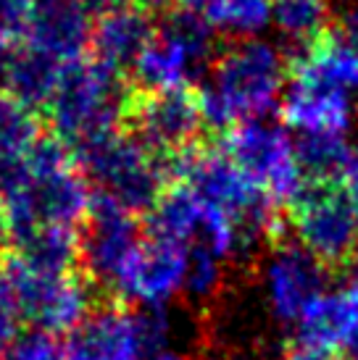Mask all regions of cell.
<instances>
[{"instance_id": "6da1fadb", "label": "cell", "mask_w": 358, "mask_h": 360, "mask_svg": "<svg viewBox=\"0 0 358 360\" xmlns=\"http://www.w3.org/2000/svg\"><path fill=\"white\" fill-rule=\"evenodd\" d=\"M211 84L195 87L203 127L227 134L237 124L261 119L282 101L290 56L264 40H232L216 53Z\"/></svg>"}, {"instance_id": "7a4b0ae2", "label": "cell", "mask_w": 358, "mask_h": 360, "mask_svg": "<svg viewBox=\"0 0 358 360\" xmlns=\"http://www.w3.org/2000/svg\"><path fill=\"white\" fill-rule=\"evenodd\" d=\"M71 158L95 195L132 216L150 213L171 181V158L150 150L127 129L106 131L71 148Z\"/></svg>"}, {"instance_id": "3957f363", "label": "cell", "mask_w": 358, "mask_h": 360, "mask_svg": "<svg viewBox=\"0 0 358 360\" xmlns=\"http://www.w3.org/2000/svg\"><path fill=\"white\" fill-rule=\"evenodd\" d=\"M130 90L132 82H124V74L92 56L63 63L45 108L53 137L71 150L92 137L121 129Z\"/></svg>"}, {"instance_id": "277c9868", "label": "cell", "mask_w": 358, "mask_h": 360, "mask_svg": "<svg viewBox=\"0 0 358 360\" xmlns=\"http://www.w3.org/2000/svg\"><path fill=\"white\" fill-rule=\"evenodd\" d=\"M171 179L190 187L200 200L232 216L250 245H256L261 237L277 234V205L221 148L198 142L195 148L174 155Z\"/></svg>"}, {"instance_id": "5b68a950", "label": "cell", "mask_w": 358, "mask_h": 360, "mask_svg": "<svg viewBox=\"0 0 358 360\" xmlns=\"http://www.w3.org/2000/svg\"><path fill=\"white\" fill-rule=\"evenodd\" d=\"M214 27L200 13L171 8L132 69V84L145 92L187 90L216 60ZM195 90V87H192Z\"/></svg>"}, {"instance_id": "8992f818", "label": "cell", "mask_w": 358, "mask_h": 360, "mask_svg": "<svg viewBox=\"0 0 358 360\" xmlns=\"http://www.w3.org/2000/svg\"><path fill=\"white\" fill-rule=\"evenodd\" d=\"M174 321L166 308H95L66 340L71 360H148L169 347Z\"/></svg>"}, {"instance_id": "52a82bcc", "label": "cell", "mask_w": 358, "mask_h": 360, "mask_svg": "<svg viewBox=\"0 0 358 360\" xmlns=\"http://www.w3.org/2000/svg\"><path fill=\"white\" fill-rule=\"evenodd\" d=\"M11 297L19 308L21 321L48 334H71L92 313V284L74 271L35 269L21 258L11 255L3 263V276Z\"/></svg>"}, {"instance_id": "ba28073f", "label": "cell", "mask_w": 358, "mask_h": 360, "mask_svg": "<svg viewBox=\"0 0 358 360\" xmlns=\"http://www.w3.org/2000/svg\"><path fill=\"white\" fill-rule=\"evenodd\" d=\"M221 150L266 192L277 208H292L309 187L295 160V148L285 127L250 119L224 134Z\"/></svg>"}, {"instance_id": "9c48e42d", "label": "cell", "mask_w": 358, "mask_h": 360, "mask_svg": "<svg viewBox=\"0 0 358 360\" xmlns=\"http://www.w3.org/2000/svg\"><path fill=\"white\" fill-rule=\"evenodd\" d=\"M290 210L295 242L327 269L353 260L358 252V205L340 181H309Z\"/></svg>"}, {"instance_id": "30bf717a", "label": "cell", "mask_w": 358, "mask_h": 360, "mask_svg": "<svg viewBox=\"0 0 358 360\" xmlns=\"http://www.w3.org/2000/svg\"><path fill=\"white\" fill-rule=\"evenodd\" d=\"M121 129L135 134L159 155L174 158L203 142V116L195 90L145 92L132 84Z\"/></svg>"}, {"instance_id": "8fae6325", "label": "cell", "mask_w": 358, "mask_h": 360, "mask_svg": "<svg viewBox=\"0 0 358 360\" xmlns=\"http://www.w3.org/2000/svg\"><path fill=\"white\" fill-rule=\"evenodd\" d=\"M142 240L137 216L92 192V208L80 231V266L85 279L111 290Z\"/></svg>"}, {"instance_id": "7c38bea8", "label": "cell", "mask_w": 358, "mask_h": 360, "mask_svg": "<svg viewBox=\"0 0 358 360\" xmlns=\"http://www.w3.org/2000/svg\"><path fill=\"white\" fill-rule=\"evenodd\" d=\"M190 248L145 237L111 290L137 308H166L187 287Z\"/></svg>"}, {"instance_id": "4fadbf2b", "label": "cell", "mask_w": 358, "mask_h": 360, "mask_svg": "<svg viewBox=\"0 0 358 360\" xmlns=\"http://www.w3.org/2000/svg\"><path fill=\"white\" fill-rule=\"evenodd\" d=\"M282 121L295 131L348 134L353 124V92L340 87L306 60H290V77L282 92Z\"/></svg>"}, {"instance_id": "5bb4252c", "label": "cell", "mask_w": 358, "mask_h": 360, "mask_svg": "<svg viewBox=\"0 0 358 360\" xmlns=\"http://www.w3.org/2000/svg\"><path fill=\"white\" fill-rule=\"evenodd\" d=\"M261 284L268 313L295 326L300 313L327 290V266L298 242H277L264 260Z\"/></svg>"}, {"instance_id": "9a60e30c", "label": "cell", "mask_w": 358, "mask_h": 360, "mask_svg": "<svg viewBox=\"0 0 358 360\" xmlns=\"http://www.w3.org/2000/svg\"><path fill=\"white\" fill-rule=\"evenodd\" d=\"M24 42L58 63L82 58L92 40V11L85 0H32Z\"/></svg>"}, {"instance_id": "2e32d148", "label": "cell", "mask_w": 358, "mask_h": 360, "mask_svg": "<svg viewBox=\"0 0 358 360\" xmlns=\"http://www.w3.org/2000/svg\"><path fill=\"white\" fill-rule=\"evenodd\" d=\"M153 34H156L153 16L127 0L116 8L100 13L98 21L92 24L90 53L109 69L124 74L135 69L137 58L153 40Z\"/></svg>"}, {"instance_id": "e0dca14e", "label": "cell", "mask_w": 358, "mask_h": 360, "mask_svg": "<svg viewBox=\"0 0 358 360\" xmlns=\"http://www.w3.org/2000/svg\"><path fill=\"white\" fill-rule=\"evenodd\" d=\"M61 66L56 58L32 48L30 42H13L0 48V92L32 110L48 108L58 84Z\"/></svg>"}, {"instance_id": "ac0fdd59", "label": "cell", "mask_w": 358, "mask_h": 360, "mask_svg": "<svg viewBox=\"0 0 358 360\" xmlns=\"http://www.w3.org/2000/svg\"><path fill=\"white\" fill-rule=\"evenodd\" d=\"M211 205L185 184H169L148 213V237L195 248L206 231Z\"/></svg>"}, {"instance_id": "d6986e66", "label": "cell", "mask_w": 358, "mask_h": 360, "mask_svg": "<svg viewBox=\"0 0 358 360\" xmlns=\"http://www.w3.org/2000/svg\"><path fill=\"white\" fill-rule=\"evenodd\" d=\"M298 345L314 350L340 352L350 337V305L345 292L324 290L295 321Z\"/></svg>"}, {"instance_id": "ffe728a7", "label": "cell", "mask_w": 358, "mask_h": 360, "mask_svg": "<svg viewBox=\"0 0 358 360\" xmlns=\"http://www.w3.org/2000/svg\"><path fill=\"white\" fill-rule=\"evenodd\" d=\"M271 19L288 42L295 45L290 58L309 51L335 30L332 0H271Z\"/></svg>"}, {"instance_id": "44dd1931", "label": "cell", "mask_w": 358, "mask_h": 360, "mask_svg": "<svg viewBox=\"0 0 358 360\" xmlns=\"http://www.w3.org/2000/svg\"><path fill=\"white\" fill-rule=\"evenodd\" d=\"M13 255L42 271H66L80 263V229L66 226H37L11 242Z\"/></svg>"}, {"instance_id": "7402d4cb", "label": "cell", "mask_w": 358, "mask_h": 360, "mask_svg": "<svg viewBox=\"0 0 358 360\" xmlns=\"http://www.w3.org/2000/svg\"><path fill=\"white\" fill-rule=\"evenodd\" d=\"M292 148L309 181H340L350 158L348 134L338 131H295Z\"/></svg>"}, {"instance_id": "603a6c76", "label": "cell", "mask_w": 358, "mask_h": 360, "mask_svg": "<svg viewBox=\"0 0 358 360\" xmlns=\"http://www.w3.org/2000/svg\"><path fill=\"white\" fill-rule=\"evenodd\" d=\"M203 19L235 40H248L268 27L271 0H211Z\"/></svg>"}, {"instance_id": "cb8c5ba5", "label": "cell", "mask_w": 358, "mask_h": 360, "mask_svg": "<svg viewBox=\"0 0 358 360\" xmlns=\"http://www.w3.org/2000/svg\"><path fill=\"white\" fill-rule=\"evenodd\" d=\"M42 124L37 113L11 95L0 92V158H19L40 142Z\"/></svg>"}, {"instance_id": "d4e9b609", "label": "cell", "mask_w": 358, "mask_h": 360, "mask_svg": "<svg viewBox=\"0 0 358 360\" xmlns=\"http://www.w3.org/2000/svg\"><path fill=\"white\" fill-rule=\"evenodd\" d=\"M6 360H71V358H69V350H66V342H61V337L40 329H32L16 337V342L11 345V350L6 352Z\"/></svg>"}, {"instance_id": "484cf974", "label": "cell", "mask_w": 358, "mask_h": 360, "mask_svg": "<svg viewBox=\"0 0 358 360\" xmlns=\"http://www.w3.org/2000/svg\"><path fill=\"white\" fill-rule=\"evenodd\" d=\"M221 284V260L214 258L211 252L190 248V271H187V287L185 295L195 300H206Z\"/></svg>"}, {"instance_id": "4316f807", "label": "cell", "mask_w": 358, "mask_h": 360, "mask_svg": "<svg viewBox=\"0 0 358 360\" xmlns=\"http://www.w3.org/2000/svg\"><path fill=\"white\" fill-rule=\"evenodd\" d=\"M32 0H0V48L24 37Z\"/></svg>"}, {"instance_id": "83f0119b", "label": "cell", "mask_w": 358, "mask_h": 360, "mask_svg": "<svg viewBox=\"0 0 358 360\" xmlns=\"http://www.w3.org/2000/svg\"><path fill=\"white\" fill-rule=\"evenodd\" d=\"M19 308L11 297L6 281L0 279V358H6V352L11 350V345L19 337Z\"/></svg>"}, {"instance_id": "f1b7e54d", "label": "cell", "mask_w": 358, "mask_h": 360, "mask_svg": "<svg viewBox=\"0 0 358 360\" xmlns=\"http://www.w3.org/2000/svg\"><path fill=\"white\" fill-rule=\"evenodd\" d=\"M340 290L345 292L350 305V337L342 347V358L345 360H358V271H353L348 279L342 281Z\"/></svg>"}, {"instance_id": "f546056e", "label": "cell", "mask_w": 358, "mask_h": 360, "mask_svg": "<svg viewBox=\"0 0 358 360\" xmlns=\"http://www.w3.org/2000/svg\"><path fill=\"white\" fill-rule=\"evenodd\" d=\"M340 187L348 192L350 200L358 205V148L356 150H350V158L345 163V169L340 174Z\"/></svg>"}, {"instance_id": "4dcf8cb0", "label": "cell", "mask_w": 358, "mask_h": 360, "mask_svg": "<svg viewBox=\"0 0 358 360\" xmlns=\"http://www.w3.org/2000/svg\"><path fill=\"white\" fill-rule=\"evenodd\" d=\"M282 360H345L340 352H329V350H314V347H303L298 345L295 350H290Z\"/></svg>"}, {"instance_id": "1f68e13d", "label": "cell", "mask_w": 358, "mask_h": 360, "mask_svg": "<svg viewBox=\"0 0 358 360\" xmlns=\"http://www.w3.org/2000/svg\"><path fill=\"white\" fill-rule=\"evenodd\" d=\"M132 6L148 11L150 16H159V13H169L174 8V0H130Z\"/></svg>"}, {"instance_id": "d6a6232c", "label": "cell", "mask_w": 358, "mask_h": 360, "mask_svg": "<svg viewBox=\"0 0 358 360\" xmlns=\"http://www.w3.org/2000/svg\"><path fill=\"white\" fill-rule=\"evenodd\" d=\"M211 0H174V8L179 11H190V13H203L209 8Z\"/></svg>"}, {"instance_id": "836d02e7", "label": "cell", "mask_w": 358, "mask_h": 360, "mask_svg": "<svg viewBox=\"0 0 358 360\" xmlns=\"http://www.w3.org/2000/svg\"><path fill=\"white\" fill-rule=\"evenodd\" d=\"M148 360H195V358H190L187 352H182V350L166 347V350H161V352H153Z\"/></svg>"}, {"instance_id": "e575fe53", "label": "cell", "mask_w": 358, "mask_h": 360, "mask_svg": "<svg viewBox=\"0 0 358 360\" xmlns=\"http://www.w3.org/2000/svg\"><path fill=\"white\" fill-rule=\"evenodd\" d=\"M3 248H6V231L0 226V263H3Z\"/></svg>"}, {"instance_id": "d590c367", "label": "cell", "mask_w": 358, "mask_h": 360, "mask_svg": "<svg viewBox=\"0 0 358 360\" xmlns=\"http://www.w3.org/2000/svg\"><path fill=\"white\" fill-rule=\"evenodd\" d=\"M0 360H6V358H0Z\"/></svg>"}]
</instances>
